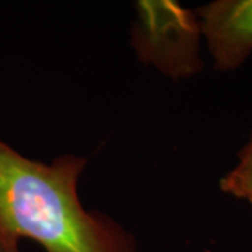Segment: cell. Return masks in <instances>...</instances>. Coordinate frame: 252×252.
I'll return each mask as SVG.
<instances>
[{"instance_id": "1", "label": "cell", "mask_w": 252, "mask_h": 252, "mask_svg": "<svg viewBox=\"0 0 252 252\" xmlns=\"http://www.w3.org/2000/svg\"><path fill=\"white\" fill-rule=\"evenodd\" d=\"M86 165L73 153L32 160L0 139V250L21 252L27 238L45 252H137L125 227L81 203Z\"/></svg>"}, {"instance_id": "2", "label": "cell", "mask_w": 252, "mask_h": 252, "mask_svg": "<svg viewBox=\"0 0 252 252\" xmlns=\"http://www.w3.org/2000/svg\"><path fill=\"white\" fill-rule=\"evenodd\" d=\"M202 27L195 9L175 0H139L130 44L139 62L171 79L193 77L203 69Z\"/></svg>"}, {"instance_id": "3", "label": "cell", "mask_w": 252, "mask_h": 252, "mask_svg": "<svg viewBox=\"0 0 252 252\" xmlns=\"http://www.w3.org/2000/svg\"><path fill=\"white\" fill-rule=\"evenodd\" d=\"M195 10L213 67L240 69L252 55V0H216Z\"/></svg>"}, {"instance_id": "4", "label": "cell", "mask_w": 252, "mask_h": 252, "mask_svg": "<svg viewBox=\"0 0 252 252\" xmlns=\"http://www.w3.org/2000/svg\"><path fill=\"white\" fill-rule=\"evenodd\" d=\"M220 190L235 199H252V126L247 143L237 156L235 165L220 180Z\"/></svg>"}, {"instance_id": "5", "label": "cell", "mask_w": 252, "mask_h": 252, "mask_svg": "<svg viewBox=\"0 0 252 252\" xmlns=\"http://www.w3.org/2000/svg\"><path fill=\"white\" fill-rule=\"evenodd\" d=\"M248 203H250V205H251V207H252V199H250V200H248Z\"/></svg>"}, {"instance_id": "6", "label": "cell", "mask_w": 252, "mask_h": 252, "mask_svg": "<svg viewBox=\"0 0 252 252\" xmlns=\"http://www.w3.org/2000/svg\"><path fill=\"white\" fill-rule=\"evenodd\" d=\"M0 252H6V251H1V250H0Z\"/></svg>"}]
</instances>
